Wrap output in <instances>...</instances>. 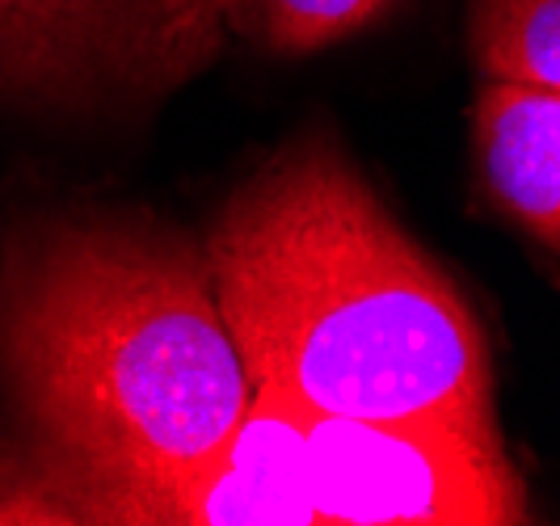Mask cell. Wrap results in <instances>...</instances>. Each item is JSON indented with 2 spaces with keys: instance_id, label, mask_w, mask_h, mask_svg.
Masks as SVG:
<instances>
[{
  "instance_id": "obj_1",
  "label": "cell",
  "mask_w": 560,
  "mask_h": 526,
  "mask_svg": "<svg viewBox=\"0 0 560 526\" xmlns=\"http://www.w3.org/2000/svg\"><path fill=\"white\" fill-rule=\"evenodd\" d=\"M0 388L97 480V526H156L253 400L202 245L136 211H38L0 236Z\"/></svg>"
},
{
  "instance_id": "obj_2",
  "label": "cell",
  "mask_w": 560,
  "mask_h": 526,
  "mask_svg": "<svg viewBox=\"0 0 560 526\" xmlns=\"http://www.w3.org/2000/svg\"><path fill=\"white\" fill-rule=\"evenodd\" d=\"M202 253L253 391L359 421L493 413L489 346L468 300L329 131L257 168Z\"/></svg>"
},
{
  "instance_id": "obj_3",
  "label": "cell",
  "mask_w": 560,
  "mask_h": 526,
  "mask_svg": "<svg viewBox=\"0 0 560 526\" xmlns=\"http://www.w3.org/2000/svg\"><path fill=\"white\" fill-rule=\"evenodd\" d=\"M312 501L320 526H518L527 484L498 421H359L308 413Z\"/></svg>"
},
{
  "instance_id": "obj_4",
  "label": "cell",
  "mask_w": 560,
  "mask_h": 526,
  "mask_svg": "<svg viewBox=\"0 0 560 526\" xmlns=\"http://www.w3.org/2000/svg\"><path fill=\"white\" fill-rule=\"evenodd\" d=\"M215 0H0V93L38 106L152 97L224 47Z\"/></svg>"
},
{
  "instance_id": "obj_5",
  "label": "cell",
  "mask_w": 560,
  "mask_h": 526,
  "mask_svg": "<svg viewBox=\"0 0 560 526\" xmlns=\"http://www.w3.org/2000/svg\"><path fill=\"white\" fill-rule=\"evenodd\" d=\"M304 421L300 405L253 391L224 451L165 493L156 526H320Z\"/></svg>"
},
{
  "instance_id": "obj_6",
  "label": "cell",
  "mask_w": 560,
  "mask_h": 526,
  "mask_svg": "<svg viewBox=\"0 0 560 526\" xmlns=\"http://www.w3.org/2000/svg\"><path fill=\"white\" fill-rule=\"evenodd\" d=\"M472 131L493 202L535 241L560 249V89L485 81Z\"/></svg>"
},
{
  "instance_id": "obj_7",
  "label": "cell",
  "mask_w": 560,
  "mask_h": 526,
  "mask_svg": "<svg viewBox=\"0 0 560 526\" xmlns=\"http://www.w3.org/2000/svg\"><path fill=\"white\" fill-rule=\"evenodd\" d=\"M400 0H215L224 34L266 56H312L375 26Z\"/></svg>"
},
{
  "instance_id": "obj_8",
  "label": "cell",
  "mask_w": 560,
  "mask_h": 526,
  "mask_svg": "<svg viewBox=\"0 0 560 526\" xmlns=\"http://www.w3.org/2000/svg\"><path fill=\"white\" fill-rule=\"evenodd\" d=\"M0 526H97V480L34 434L0 443Z\"/></svg>"
},
{
  "instance_id": "obj_9",
  "label": "cell",
  "mask_w": 560,
  "mask_h": 526,
  "mask_svg": "<svg viewBox=\"0 0 560 526\" xmlns=\"http://www.w3.org/2000/svg\"><path fill=\"white\" fill-rule=\"evenodd\" d=\"M468 47L485 81L560 89V0H472Z\"/></svg>"
}]
</instances>
